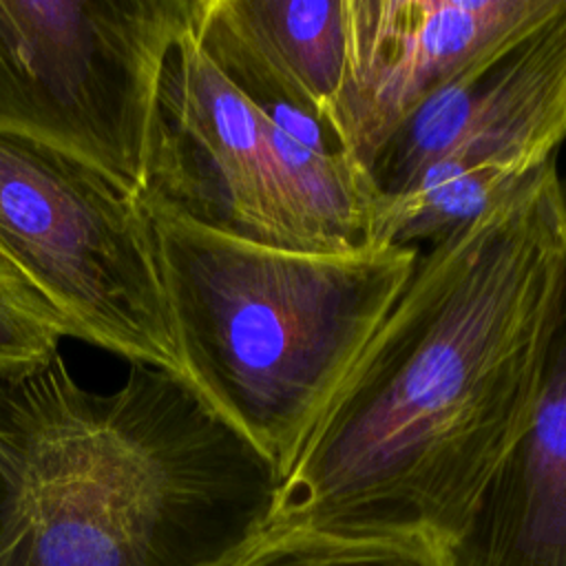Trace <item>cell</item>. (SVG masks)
<instances>
[{
    "instance_id": "1",
    "label": "cell",
    "mask_w": 566,
    "mask_h": 566,
    "mask_svg": "<svg viewBox=\"0 0 566 566\" xmlns=\"http://www.w3.org/2000/svg\"><path fill=\"white\" fill-rule=\"evenodd\" d=\"M564 268L553 159L420 254L268 526L447 546L531 416Z\"/></svg>"
},
{
    "instance_id": "2",
    "label": "cell",
    "mask_w": 566,
    "mask_h": 566,
    "mask_svg": "<svg viewBox=\"0 0 566 566\" xmlns=\"http://www.w3.org/2000/svg\"><path fill=\"white\" fill-rule=\"evenodd\" d=\"M281 478L195 387L130 365L113 394L55 354L0 374V566H228Z\"/></svg>"
},
{
    "instance_id": "3",
    "label": "cell",
    "mask_w": 566,
    "mask_h": 566,
    "mask_svg": "<svg viewBox=\"0 0 566 566\" xmlns=\"http://www.w3.org/2000/svg\"><path fill=\"white\" fill-rule=\"evenodd\" d=\"M148 210L184 378L283 480L422 254L303 252Z\"/></svg>"
},
{
    "instance_id": "4",
    "label": "cell",
    "mask_w": 566,
    "mask_h": 566,
    "mask_svg": "<svg viewBox=\"0 0 566 566\" xmlns=\"http://www.w3.org/2000/svg\"><path fill=\"white\" fill-rule=\"evenodd\" d=\"M0 252L75 338L184 378L148 210L99 168L0 133Z\"/></svg>"
},
{
    "instance_id": "5",
    "label": "cell",
    "mask_w": 566,
    "mask_h": 566,
    "mask_svg": "<svg viewBox=\"0 0 566 566\" xmlns=\"http://www.w3.org/2000/svg\"><path fill=\"white\" fill-rule=\"evenodd\" d=\"M199 0H0V133L146 188L157 80Z\"/></svg>"
},
{
    "instance_id": "6",
    "label": "cell",
    "mask_w": 566,
    "mask_h": 566,
    "mask_svg": "<svg viewBox=\"0 0 566 566\" xmlns=\"http://www.w3.org/2000/svg\"><path fill=\"white\" fill-rule=\"evenodd\" d=\"M564 139L566 0L455 75L389 137L365 175L371 221L387 206L460 177L506 195L557 159Z\"/></svg>"
},
{
    "instance_id": "7",
    "label": "cell",
    "mask_w": 566,
    "mask_h": 566,
    "mask_svg": "<svg viewBox=\"0 0 566 566\" xmlns=\"http://www.w3.org/2000/svg\"><path fill=\"white\" fill-rule=\"evenodd\" d=\"M139 199L221 234L294 250L261 113L201 49L195 24L161 64Z\"/></svg>"
},
{
    "instance_id": "8",
    "label": "cell",
    "mask_w": 566,
    "mask_h": 566,
    "mask_svg": "<svg viewBox=\"0 0 566 566\" xmlns=\"http://www.w3.org/2000/svg\"><path fill=\"white\" fill-rule=\"evenodd\" d=\"M559 4L343 0V71L327 122L363 184L378 150L427 99L486 53L551 18Z\"/></svg>"
},
{
    "instance_id": "9",
    "label": "cell",
    "mask_w": 566,
    "mask_h": 566,
    "mask_svg": "<svg viewBox=\"0 0 566 566\" xmlns=\"http://www.w3.org/2000/svg\"><path fill=\"white\" fill-rule=\"evenodd\" d=\"M442 553L447 566H566V268L531 416Z\"/></svg>"
},
{
    "instance_id": "10",
    "label": "cell",
    "mask_w": 566,
    "mask_h": 566,
    "mask_svg": "<svg viewBox=\"0 0 566 566\" xmlns=\"http://www.w3.org/2000/svg\"><path fill=\"white\" fill-rule=\"evenodd\" d=\"M195 33L241 93H270L327 122L343 71V0H199Z\"/></svg>"
},
{
    "instance_id": "11",
    "label": "cell",
    "mask_w": 566,
    "mask_h": 566,
    "mask_svg": "<svg viewBox=\"0 0 566 566\" xmlns=\"http://www.w3.org/2000/svg\"><path fill=\"white\" fill-rule=\"evenodd\" d=\"M228 566H447L424 537L338 535L303 526H265Z\"/></svg>"
},
{
    "instance_id": "12",
    "label": "cell",
    "mask_w": 566,
    "mask_h": 566,
    "mask_svg": "<svg viewBox=\"0 0 566 566\" xmlns=\"http://www.w3.org/2000/svg\"><path fill=\"white\" fill-rule=\"evenodd\" d=\"M71 323L0 252V374H20L46 365Z\"/></svg>"
}]
</instances>
